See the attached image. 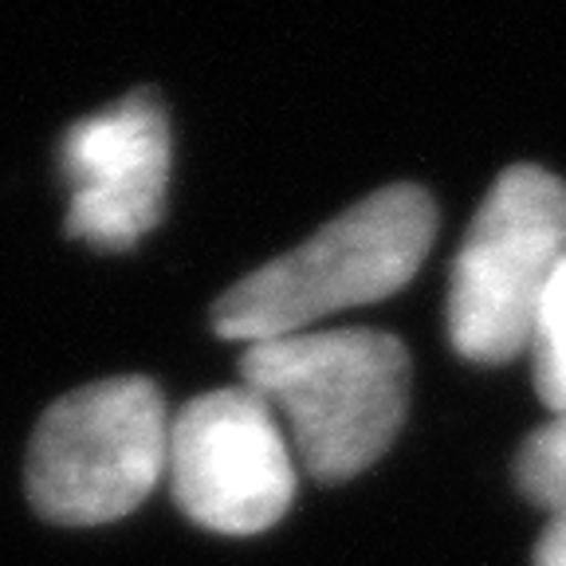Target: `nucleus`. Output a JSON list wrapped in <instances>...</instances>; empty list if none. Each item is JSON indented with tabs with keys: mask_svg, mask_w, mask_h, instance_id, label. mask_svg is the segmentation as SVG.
Listing matches in <instances>:
<instances>
[{
	"mask_svg": "<svg viewBox=\"0 0 566 566\" xmlns=\"http://www.w3.org/2000/svg\"><path fill=\"white\" fill-rule=\"evenodd\" d=\"M433 197L421 186H386L338 212L315 237L268 260L212 303V331L229 343L315 331L318 318L401 292L429 256Z\"/></svg>",
	"mask_w": 566,
	"mask_h": 566,
	"instance_id": "obj_1",
	"label": "nucleus"
},
{
	"mask_svg": "<svg viewBox=\"0 0 566 566\" xmlns=\"http://www.w3.org/2000/svg\"><path fill=\"white\" fill-rule=\"evenodd\" d=\"M244 386L287 424L303 472L350 480L389 449L409 406V354L386 331H300L252 343Z\"/></svg>",
	"mask_w": 566,
	"mask_h": 566,
	"instance_id": "obj_2",
	"label": "nucleus"
},
{
	"mask_svg": "<svg viewBox=\"0 0 566 566\" xmlns=\"http://www.w3.org/2000/svg\"><path fill=\"white\" fill-rule=\"evenodd\" d=\"M169 421L150 378H106L60 398L28 449V500L67 527L123 520L166 472Z\"/></svg>",
	"mask_w": 566,
	"mask_h": 566,
	"instance_id": "obj_3",
	"label": "nucleus"
},
{
	"mask_svg": "<svg viewBox=\"0 0 566 566\" xmlns=\"http://www.w3.org/2000/svg\"><path fill=\"white\" fill-rule=\"evenodd\" d=\"M566 256V181L539 166L495 177L449 287V338L469 363H507L527 350L531 323Z\"/></svg>",
	"mask_w": 566,
	"mask_h": 566,
	"instance_id": "obj_4",
	"label": "nucleus"
},
{
	"mask_svg": "<svg viewBox=\"0 0 566 566\" xmlns=\"http://www.w3.org/2000/svg\"><path fill=\"white\" fill-rule=\"evenodd\" d=\"M166 476L193 523L256 535L292 507L295 452L264 398L248 386L212 389L169 424Z\"/></svg>",
	"mask_w": 566,
	"mask_h": 566,
	"instance_id": "obj_5",
	"label": "nucleus"
},
{
	"mask_svg": "<svg viewBox=\"0 0 566 566\" xmlns=\"http://www.w3.org/2000/svg\"><path fill=\"white\" fill-rule=\"evenodd\" d=\"M60 161L71 186V237L130 248L158 224L169 181V123L150 91H134L71 126Z\"/></svg>",
	"mask_w": 566,
	"mask_h": 566,
	"instance_id": "obj_6",
	"label": "nucleus"
},
{
	"mask_svg": "<svg viewBox=\"0 0 566 566\" xmlns=\"http://www.w3.org/2000/svg\"><path fill=\"white\" fill-rule=\"evenodd\" d=\"M531 366H535V389L543 406L555 417H566V256L551 275L547 292L531 323Z\"/></svg>",
	"mask_w": 566,
	"mask_h": 566,
	"instance_id": "obj_7",
	"label": "nucleus"
},
{
	"mask_svg": "<svg viewBox=\"0 0 566 566\" xmlns=\"http://www.w3.org/2000/svg\"><path fill=\"white\" fill-rule=\"evenodd\" d=\"M515 476L527 500L555 515H566V417H555L523 441Z\"/></svg>",
	"mask_w": 566,
	"mask_h": 566,
	"instance_id": "obj_8",
	"label": "nucleus"
},
{
	"mask_svg": "<svg viewBox=\"0 0 566 566\" xmlns=\"http://www.w3.org/2000/svg\"><path fill=\"white\" fill-rule=\"evenodd\" d=\"M535 566H566V515H555L551 527L543 531L539 551H535Z\"/></svg>",
	"mask_w": 566,
	"mask_h": 566,
	"instance_id": "obj_9",
	"label": "nucleus"
}]
</instances>
